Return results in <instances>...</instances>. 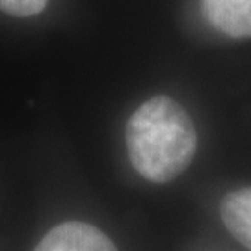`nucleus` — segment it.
<instances>
[{
	"label": "nucleus",
	"mask_w": 251,
	"mask_h": 251,
	"mask_svg": "<svg viewBox=\"0 0 251 251\" xmlns=\"http://www.w3.org/2000/svg\"><path fill=\"white\" fill-rule=\"evenodd\" d=\"M198 145L188 112L156 95L136 110L126 125V149L134 170L151 182H170L190 166Z\"/></svg>",
	"instance_id": "f257e3e1"
},
{
	"label": "nucleus",
	"mask_w": 251,
	"mask_h": 251,
	"mask_svg": "<svg viewBox=\"0 0 251 251\" xmlns=\"http://www.w3.org/2000/svg\"><path fill=\"white\" fill-rule=\"evenodd\" d=\"M34 251H117V248L97 227L65 222L50 229Z\"/></svg>",
	"instance_id": "f03ea898"
},
{
	"label": "nucleus",
	"mask_w": 251,
	"mask_h": 251,
	"mask_svg": "<svg viewBox=\"0 0 251 251\" xmlns=\"http://www.w3.org/2000/svg\"><path fill=\"white\" fill-rule=\"evenodd\" d=\"M208 21L231 37H251V0H205Z\"/></svg>",
	"instance_id": "7ed1b4c3"
},
{
	"label": "nucleus",
	"mask_w": 251,
	"mask_h": 251,
	"mask_svg": "<svg viewBox=\"0 0 251 251\" xmlns=\"http://www.w3.org/2000/svg\"><path fill=\"white\" fill-rule=\"evenodd\" d=\"M222 220L229 233L251 251V188H242L225 196Z\"/></svg>",
	"instance_id": "20e7f679"
},
{
	"label": "nucleus",
	"mask_w": 251,
	"mask_h": 251,
	"mask_svg": "<svg viewBox=\"0 0 251 251\" xmlns=\"http://www.w3.org/2000/svg\"><path fill=\"white\" fill-rule=\"evenodd\" d=\"M47 0H0V9L15 17H32L43 11Z\"/></svg>",
	"instance_id": "39448f33"
}]
</instances>
